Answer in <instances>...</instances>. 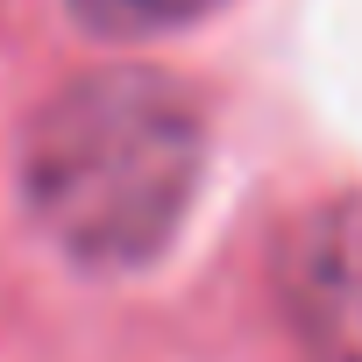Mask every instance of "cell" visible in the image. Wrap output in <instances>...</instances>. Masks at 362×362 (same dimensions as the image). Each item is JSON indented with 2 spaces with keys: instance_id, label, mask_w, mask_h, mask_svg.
I'll list each match as a JSON object with an SVG mask.
<instances>
[{
  "instance_id": "obj_2",
  "label": "cell",
  "mask_w": 362,
  "mask_h": 362,
  "mask_svg": "<svg viewBox=\"0 0 362 362\" xmlns=\"http://www.w3.org/2000/svg\"><path fill=\"white\" fill-rule=\"evenodd\" d=\"M277 305L313 362H362V192L291 221L277 249Z\"/></svg>"
},
{
  "instance_id": "obj_3",
  "label": "cell",
  "mask_w": 362,
  "mask_h": 362,
  "mask_svg": "<svg viewBox=\"0 0 362 362\" xmlns=\"http://www.w3.org/2000/svg\"><path fill=\"white\" fill-rule=\"evenodd\" d=\"M206 8H221V0H71V15L93 36H163L199 22Z\"/></svg>"
},
{
  "instance_id": "obj_1",
  "label": "cell",
  "mask_w": 362,
  "mask_h": 362,
  "mask_svg": "<svg viewBox=\"0 0 362 362\" xmlns=\"http://www.w3.org/2000/svg\"><path fill=\"white\" fill-rule=\"evenodd\" d=\"M199 100L163 71L107 64L36 107L22 135V206L64 263L121 277L170 249L199 199Z\"/></svg>"
}]
</instances>
